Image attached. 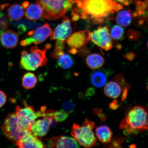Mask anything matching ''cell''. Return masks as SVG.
<instances>
[{
  "label": "cell",
  "mask_w": 148,
  "mask_h": 148,
  "mask_svg": "<svg viewBox=\"0 0 148 148\" xmlns=\"http://www.w3.org/2000/svg\"><path fill=\"white\" fill-rule=\"evenodd\" d=\"M74 3L73 21L81 18L92 25L104 23L112 14L123 8V5L114 0H75Z\"/></svg>",
  "instance_id": "1"
},
{
  "label": "cell",
  "mask_w": 148,
  "mask_h": 148,
  "mask_svg": "<svg viewBox=\"0 0 148 148\" xmlns=\"http://www.w3.org/2000/svg\"><path fill=\"white\" fill-rule=\"evenodd\" d=\"M124 134H137L148 130V109L141 106H136L129 109L125 117L119 125Z\"/></svg>",
  "instance_id": "2"
},
{
  "label": "cell",
  "mask_w": 148,
  "mask_h": 148,
  "mask_svg": "<svg viewBox=\"0 0 148 148\" xmlns=\"http://www.w3.org/2000/svg\"><path fill=\"white\" fill-rule=\"evenodd\" d=\"M36 3L42 8V17L52 21L63 16L73 4L69 0H36Z\"/></svg>",
  "instance_id": "3"
},
{
  "label": "cell",
  "mask_w": 148,
  "mask_h": 148,
  "mask_svg": "<svg viewBox=\"0 0 148 148\" xmlns=\"http://www.w3.org/2000/svg\"><path fill=\"white\" fill-rule=\"evenodd\" d=\"M94 122L86 119L82 125L74 123L71 128L73 138L81 146L86 148L95 147L97 140L93 130Z\"/></svg>",
  "instance_id": "4"
},
{
  "label": "cell",
  "mask_w": 148,
  "mask_h": 148,
  "mask_svg": "<svg viewBox=\"0 0 148 148\" xmlns=\"http://www.w3.org/2000/svg\"><path fill=\"white\" fill-rule=\"evenodd\" d=\"M46 52V49H40L37 46L31 47L29 52L25 51H22L20 66L23 69L31 71L43 67L47 62Z\"/></svg>",
  "instance_id": "5"
},
{
  "label": "cell",
  "mask_w": 148,
  "mask_h": 148,
  "mask_svg": "<svg viewBox=\"0 0 148 148\" xmlns=\"http://www.w3.org/2000/svg\"><path fill=\"white\" fill-rule=\"evenodd\" d=\"M25 106H17L15 113L17 117L18 127L21 130L28 132L31 131V127L37 118L42 117L40 111L36 112L34 107L29 106L25 103Z\"/></svg>",
  "instance_id": "6"
},
{
  "label": "cell",
  "mask_w": 148,
  "mask_h": 148,
  "mask_svg": "<svg viewBox=\"0 0 148 148\" xmlns=\"http://www.w3.org/2000/svg\"><path fill=\"white\" fill-rule=\"evenodd\" d=\"M1 129L6 138L15 143L29 132L22 130L19 128L15 112L10 113L6 116L1 125Z\"/></svg>",
  "instance_id": "7"
},
{
  "label": "cell",
  "mask_w": 148,
  "mask_h": 148,
  "mask_svg": "<svg viewBox=\"0 0 148 148\" xmlns=\"http://www.w3.org/2000/svg\"><path fill=\"white\" fill-rule=\"evenodd\" d=\"M107 26H99L90 33V39L100 49L108 51L113 47L112 38Z\"/></svg>",
  "instance_id": "8"
},
{
  "label": "cell",
  "mask_w": 148,
  "mask_h": 148,
  "mask_svg": "<svg viewBox=\"0 0 148 148\" xmlns=\"http://www.w3.org/2000/svg\"><path fill=\"white\" fill-rule=\"evenodd\" d=\"M53 31L49 24L46 23L36 30H32L27 33L29 37L20 42L22 46H25L32 44H40L43 42L53 34Z\"/></svg>",
  "instance_id": "9"
},
{
  "label": "cell",
  "mask_w": 148,
  "mask_h": 148,
  "mask_svg": "<svg viewBox=\"0 0 148 148\" xmlns=\"http://www.w3.org/2000/svg\"><path fill=\"white\" fill-rule=\"evenodd\" d=\"M43 119L35 121L31 127V131L34 136L43 137L47 134L49 127L53 126L56 121L51 116H44Z\"/></svg>",
  "instance_id": "10"
},
{
  "label": "cell",
  "mask_w": 148,
  "mask_h": 148,
  "mask_svg": "<svg viewBox=\"0 0 148 148\" xmlns=\"http://www.w3.org/2000/svg\"><path fill=\"white\" fill-rule=\"evenodd\" d=\"M72 31L71 21L69 18L67 16H64L62 18L61 23L57 26L53 31L51 40L64 41L71 35Z\"/></svg>",
  "instance_id": "11"
},
{
  "label": "cell",
  "mask_w": 148,
  "mask_h": 148,
  "mask_svg": "<svg viewBox=\"0 0 148 148\" xmlns=\"http://www.w3.org/2000/svg\"><path fill=\"white\" fill-rule=\"evenodd\" d=\"M47 147L50 148H79V144L73 138L60 136L46 139Z\"/></svg>",
  "instance_id": "12"
},
{
  "label": "cell",
  "mask_w": 148,
  "mask_h": 148,
  "mask_svg": "<svg viewBox=\"0 0 148 148\" xmlns=\"http://www.w3.org/2000/svg\"><path fill=\"white\" fill-rule=\"evenodd\" d=\"M90 33L88 30L77 31L66 39V43L71 48H81L88 43L90 40Z\"/></svg>",
  "instance_id": "13"
},
{
  "label": "cell",
  "mask_w": 148,
  "mask_h": 148,
  "mask_svg": "<svg viewBox=\"0 0 148 148\" xmlns=\"http://www.w3.org/2000/svg\"><path fill=\"white\" fill-rule=\"evenodd\" d=\"M17 147L23 148H45L46 147L38 136L29 131L23 137L16 142Z\"/></svg>",
  "instance_id": "14"
},
{
  "label": "cell",
  "mask_w": 148,
  "mask_h": 148,
  "mask_svg": "<svg viewBox=\"0 0 148 148\" xmlns=\"http://www.w3.org/2000/svg\"><path fill=\"white\" fill-rule=\"evenodd\" d=\"M0 40L3 47L13 49L17 45L18 36L16 33L12 30L0 31Z\"/></svg>",
  "instance_id": "15"
},
{
  "label": "cell",
  "mask_w": 148,
  "mask_h": 148,
  "mask_svg": "<svg viewBox=\"0 0 148 148\" xmlns=\"http://www.w3.org/2000/svg\"><path fill=\"white\" fill-rule=\"evenodd\" d=\"M108 74V72L105 69H100L92 72L90 76V82L95 87H103L107 83Z\"/></svg>",
  "instance_id": "16"
},
{
  "label": "cell",
  "mask_w": 148,
  "mask_h": 148,
  "mask_svg": "<svg viewBox=\"0 0 148 148\" xmlns=\"http://www.w3.org/2000/svg\"><path fill=\"white\" fill-rule=\"evenodd\" d=\"M134 17L139 20V23H143L148 20V0L137 2L136 11L133 14Z\"/></svg>",
  "instance_id": "17"
},
{
  "label": "cell",
  "mask_w": 148,
  "mask_h": 148,
  "mask_svg": "<svg viewBox=\"0 0 148 148\" xmlns=\"http://www.w3.org/2000/svg\"><path fill=\"white\" fill-rule=\"evenodd\" d=\"M104 93L107 97L116 99L121 95L122 88L121 85L116 80L110 81L104 86Z\"/></svg>",
  "instance_id": "18"
},
{
  "label": "cell",
  "mask_w": 148,
  "mask_h": 148,
  "mask_svg": "<svg viewBox=\"0 0 148 148\" xmlns=\"http://www.w3.org/2000/svg\"><path fill=\"white\" fill-rule=\"evenodd\" d=\"M96 135L102 143L108 144L112 140L113 133L110 127L103 125L97 127L96 129Z\"/></svg>",
  "instance_id": "19"
},
{
  "label": "cell",
  "mask_w": 148,
  "mask_h": 148,
  "mask_svg": "<svg viewBox=\"0 0 148 148\" xmlns=\"http://www.w3.org/2000/svg\"><path fill=\"white\" fill-rule=\"evenodd\" d=\"M86 62L90 69L95 70L101 68L105 63L104 58L99 53H94L88 56Z\"/></svg>",
  "instance_id": "20"
},
{
  "label": "cell",
  "mask_w": 148,
  "mask_h": 148,
  "mask_svg": "<svg viewBox=\"0 0 148 148\" xmlns=\"http://www.w3.org/2000/svg\"><path fill=\"white\" fill-rule=\"evenodd\" d=\"M42 9L40 5L32 3L26 9L25 14L28 19L36 21L42 17Z\"/></svg>",
  "instance_id": "21"
},
{
  "label": "cell",
  "mask_w": 148,
  "mask_h": 148,
  "mask_svg": "<svg viewBox=\"0 0 148 148\" xmlns=\"http://www.w3.org/2000/svg\"><path fill=\"white\" fill-rule=\"evenodd\" d=\"M115 19L116 23L120 26L127 27L132 22V14L130 10L120 11L116 16Z\"/></svg>",
  "instance_id": "22"
},
{
  "label": "cell",
  "mask_w": 148,
  "mask_h": 148,
  "mask_svg": "<svg viewBox=\"0 0 148 148\" xmlns=\"http://www.w3.org/2000/svg\"><path fill=\"white\" fill-rule=\"evenodd\" d=\"M38 81V79L36 75L29 72L24 74L23 75L22 80V86L25 89H31L36 86Z\"/></svg>",
  "instance_id": "23"
},
{
  "label": "cell",
  "mask_w": 148,
  "mask_h": 148,
  "mask_svg": "<svg viewBox=\"0 0 148 148\" xmlns=\"http://www.w3.org/2000/svg\"><path fill=\"white\" fill-rule=\"evenodd\" d=\"M23 7L18 4L13 5L9 7L8 10L9 17L15 21L21 19L25 15Z\"/></svg>",
  "instance_id": "24"
},
{
  "label": "cell",
  "mask_w": 148,
  "mask_h": 148,
  "mask_svg": "<svg viewBox=\"0 0 148 148\" xmlns=\"http://www.w3.org/2000/svg\"><path fill=\"white\" fill-rule=\"evenodd\" d=\"M56 60L58 66L63 69H69L74 64V60L73 57L69 54L64 53L60 55Z\"/></svg>",
  "instance_id": "25"
},
{
  "label": "cell",
  "mask_w": 148,
  "mask_h": 148,
  "mask_svg": "<svg viewBox=\"0 0 148 148\" xmlns=\"http://www.w3.org/2000/svg\"><path fill=\"white\" fill-rule=\"evenodd\" d=\"M69 114L64 110L54 111L49 110L45 111L44 116H51L54 118L57 122H61L65 120L69 116Z\"/></svg>",
  "instance_id": "26"
},
{
  "label": "cell",
  "mask_w": 148,
  "mask_h": 148,
  "mask_svg": "<svg viewBox=\"0 0 148 148\" xmlns=\"http://www.w3.org/2000/svg\"><path fill=\"white\" fill-rule=\"evenodd\" d=\"M110 34L112 38L114 40H123L125 36L124 29L119 25H114L111 29Z\"/></svg>",
  "instance_id": "27"
},
{
  "label": "cell",
  "mask_w": 148,
  "mask_h": 148,
  "mask_svg": "<svg viewBox=\"0 0 148 148\" xmlns=\"http://www.w3.org/2000/svg\"><path fill=\"white\" fill-rule=\"evenodd\" d=\"M64 41L56 40L54 50L52 53V57L56 59L60 55L64 53Z\"/></svg>",
  "instance_id": "28"
},
{
  "label": "cell",
  "mask_w": 148,
  "mask_h": 148,
  "mask_svg": "<svg viewBox=\"0 0 148 148\" xmlns=\"http://www.w3.org/2000/svg\"><path fill=\"white\" fill-rule=\"evenodd\" d=\"M75 107V103L71 100L65 101L62 105L63 110L69 114L73 112Z\"/></svg>",
  "instance_id": "29"
},
{
  "label": "cell",
  "mask_w": 148,
  "mask_h": 148,
  "mask_svg": "<svg viewBox=\"0 0 148 148\" xmlns=\"http://www.w3.org/2000/svg\"><path fill=\"white\" fill-rule=\"evenodd\" d=\"M8 18L3 14L1 13L0 15V29L4 30L8 27Z\"/></svg>",
  "instance_id": "30"
},
{
  "label": "cell",
  "mask_w": 148,
  "mask_h": 148,
  "mask_svg": "<svg viewBox=\"0 0 148 148\" xmlns=\"http://www.w3.org/2000/svg\"><path fill=\"white\" fill-rule=\"evenodd\" d=\"M125 139L124 138H118L112 140L110 145L111 147H120L121 144L123 143Z\"/></svg>",
  "instance_id": "31"
},
{
  "label": "cell",
  "mask_w": 148,
  "mask_h": 148,
  "mask_svg": "<svg viewBox=\"0 0 148 148\" xmlns=\"http://www.w3.org/2000/svg\"><path fill=\"white\" fill-rule=\"evenodd\" d=\"M7 96L5 92L0 90V108L2 107L6 102Z\"/></svg>",
  "instance_id": "32"
},
{
  "label": "cell",
  "mask_w": 148,
  "mask_h": 148,
  "mask_svg": "<svg viewBox=\"0 0 148 148\" xmlns=\"http://www.w3.org/2000/svg\"><path fill=\"white\" fill-rule=\"evenodd\" d=\"M94 112L100 118L102 121H104L106 119V116L102 112L101 110L99 108H95L94 110Z\"/></svg>",
  "instance_id": "33"
},
{
  "label": "cell",
  "mask_w": 148,
  "mask_h": 148,
  "mask_svg": "<svg viewBox=\"0 0 148 148\" xmlns=\"http://www.w3.org/2000/svg\"><path fill=\"white\" fill-rule=\"evenodd\" d=\"M119 107V105L118 104V102L114 100L111 103L110 105V108L113 110H116Z\"/></svg>",
  "instance_id": "34"
},
{
  "label": "cell",
  "mask_w": 148,
  "mask_h": 148,
  "mask_svg": "<svg viewBox=\"0 0 148 148\" xmlns=\"http://www.w3.org/2000/svg\"><path fill=\"white\" fill-rule=\"evenodd\" d=\"M120 3L125 5H129L132 3L133 0H116Z\"/></svg>",
  "instance_id": "35"
},
{
  "label": "cell",
  "mask_w": 148,
  "mask_h": 148,
  "mask_svg": "<svg viewBox=\"0 0 148 148\" xmlns=\"http://www.w3.org/2000/svg\"><path fill=\"white\" fill-rule=\"evenodd\" d=\"M135 55L133 53H128L126 55V57L129 60H132L134 58Z\"/></svg>",
  "instance_id": "36"
},
{
  "label": "cell",
  "mask_w": 148,
  "mask_h": 148,
  "mask_svg": "<svg viewBox=\"0 0 148 148\" xmlns=\"http://www.w3.org/2000/svg\"><path fill=\"white\" fill-rule=\"evenodd\" d=\"M69 52L72 54L75 55L77 53V50L74 48H71V49L69 50Z\"/></svg>",
  "instance_id": "37"
},
{
  "label": "cell",
  "mask_w": 148,
  "mask_h": 148,
  "mask_svg": "<svg viewBox=\"0 0 148 148\" xmlns=\"http://www.w3.org/2000/svg\"><path fill=\"white\" fill-rule=\"evenodd\" d=\"M22 7L24 9H26L27 8L29 5V3L28 1H25L23 3H22Z\"/></svg>",
  "instance_id": "38"
},
{
  "label": "cell",
  "mask_w": 148,
  "mask_h": 148,
  "mask_svg": "<svg viewBox=\"0 0 148 148\" xmlns=\"http://www.w3.org/2000/svg\"><path fill=\"white\" fill-rule=\"evenodd\" d=\"M70 1H71L72 2H73H73L75 1V0H69Z\"/></svg>",
  "instance_id": "39"
},
{
  "label": "cell",
  "mask_w": 148,
  "mask_h": 148,
  "mask_svg": "<svg viewBox=\"0 0 148 148\" xmlns=\"http://www.w3.org/2000/svg\"><path fill=\"white\" fill-rule=\"evenodd\" d=\"M147 48H148V41L147 42Z\"/></svg>",
  "instance_id": "40"
},
{
  "label": "cell",
  "mask_w": 148,
  "mask_h": 148,
  "mask_svg": "<svg viewBox=\"0 0 148 148\" xmlns=\"http://www.w3.org/2000/svg\"><path fill=\"white\" fill-rule=\"evenodd\" d=\"M147 88H148V86H147Z\"/></svg>",
  "instance_id": "41"
},
{
  "label": "cell",
  "mask_w": 148,
  "mask_h": 148,
  "mask_svg": "<svg viewBox=\"0 0 148 148\" xmlns=\"http://www.w3.org/2000/svg\"><path fill=\"white\" fill-rule=\"evenodd\" d=\"M1 13L0 12V15H1Z\"/></svg>",
  "instance_id": "42"
}]
</instances>
